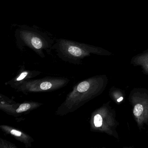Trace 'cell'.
<instances>
[{"mask_svg":"<svg viewBox=\"0 0 148 148\" xmlns=\"http://www.w3.org/2000/svg\"><path fill=\"white\" fill-rule=\"evenodd\" d=\"M103 119L102 117L99 114H97L94 117V123L95 126L99 127L102 125Z\"/></svg>","mask_w":148,"mask_h":148,"instance_id":"6","label":"cell"},{"mask_svg":"<svg viewBox=\"0 0 148 148\" xmlns=\"http://www.w3.org/2000/svg\"><path fill=\"white\" fill-rule=\"evenodd\" d=\"M33 46L37 49H40L42 47L43 44L41 40L37 37H34L31 40Z\"/></svg>","mask_w":148,"mask_h":148,"instance_id":"3","label":"cell"},{"mask_svg":"<svg viewBox=\"0 0 148 148\" xmlns=\"http://www.w3.org/2000/svg\"><path fill=\"white\" fill-rule=\"evenodd\" d=\"M52 84L50 82H45L40 84V89L43 90H47L51 89L52 87Z\"/></svg>","mask_w":148,"mask_h":148,"instance_id":"7","label":"cell"},{"mask_svg":"<svg viewBox=\"0 0 148 148\" xmlns=\"http://www.w3.org/2000/svg\"><path fill=\"white\" fill-rule=\"evenodd\" d=\"M90 88V84L88 82H81L78 85L77 87V90L78 91L80 92H85L88 90Z\"/></svg>","mask_w":148,"mask_h":148,"instance_id":"2","label":"cell"},{"mask_svg":"<svg viewBox=\"0 0 148 148\" xmlns=\"http://www.w3.org/2000/svg\"><path fill=\"white\" fill-rule=\"evenodd\" d=\"M31 105L29 103H24L21 104L18 108L16 110V112L21 113L26 111L31 108Z\"/></svg>","mask_w":148,"mask_h":148,"instance_id":"5","label":"cell"},{"mask_svg":"<svg viewBox=\"0 0 148 148\" xmlns=\"http://www.w3.org/2000/svg\"><path fill=\"white\" fill-rule=\"evenodd\" d=\"M143 107L142 105L137 104L135 106L133 110V114L136 116H139L143 113Z\"/></svg>","mask_w":148,"mask_h":148,"instance_id":"4","label":"cell"},{"mask_svg":"<svg viewBox=\"0 0 148 148\" xmlns=\"http://www.w3.org/2000/svg\"><path fill=\"white\" fill-rule=\"evenodd\" d=\"M68 52L73 56L79 57L82 54V51L80 48L75 46H71L68 48Z\"/></svg>","mask_w":148,"mask_h":148,"instance_id":"1","label":"cell"},{"mask_svg":"<svg viewBox=\"0 0 148 148\" xmlns=\"http://www.w3.org/2000/svg\"><path fill=\"white\" fill-rule=\"evenodd\" d=\"M11 134L16 136H21V132L18 131L16 130H12L11 131Z\"/></svg>","mask_w":148,"mask_h":148,"instance_id":"8","label":"cell"},{"mask_svg":"<svg viewBox=\"0 0 148 148\" xmlns=\"http://www.w3.org/2000/svg\"><path fill=\"white\" fill-rule=\"evenodd\" d=\"M27 74H28V73L26 72H24L22 73L21 74L20 76L17 78V80H18V81H20V80H22V79H24L26 77Z\"/></svg>","mask_w":148,"mask_h":148,"instance_id":"9","label":"cell"},{"mask_svg":"<svg viewBox=\"0 0 148 148\" xmlns=\"http://www.w3.org/2000/svg\"><path fill=\"white\" fill-rule=\"evenodd\" d=\"M123 97H121L119 98L118 99H117V102H121V101H122V100H123Z\"/></svg>","mask_w":148,"mask_h":148,"instance_id":"10","label":"cell"}]
</instances>
